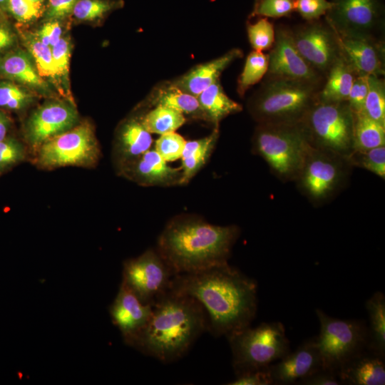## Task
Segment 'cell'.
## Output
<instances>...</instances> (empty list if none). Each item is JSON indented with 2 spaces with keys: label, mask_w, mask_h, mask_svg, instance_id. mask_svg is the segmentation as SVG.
I'll return each mask as SVG.
<instances>
[{
  "label": "cell",
  "mask_w": 385,
  "mask_h": 385,
  "mask_svg": "<svg viewBox=\"0 0 385 385\" xmlns=\"http://www.w3.org/2000/svg\"><path fill=\"white\" fill-rule=\"evenodd\" d=\"M170 288L196 299L207 318V331L226 338L251 326L257 311L258 285L228 262L174 276Z\"/></svg>",
  "instance_id": "obj_1"
},
{
  "label": "cell",
  "mask_w": 385,
  "mask_h": 385,
  "mask_svg": "<svg viewBox=\"0 0 385 385\" xmlns=\"http://www.w3.org/2000/svg\"><path fill=\"white\" fill-rule=\"evenodd\" d=\"M205 331L207 318L202 304L170 288L153 303L148 323L128 345L163 363H170L186 354Z\"/></svg>",
  "instance_id": "obj_2"
},
{
  "label": "cell",
  "mask_w": 385,
  "mask_h": 385,
  "mask_svg": "<svg viewBox=\"0 0 385 385\" xmlns=\"http://www.w3.org/2000/svg\"><path fill=\"white\" fill-rule=\"evenodd\" d=\"M240 235L237 225H215L180 215L167 223L156 250L175 275L194 272L227 263Z\"/></svg>",
  "instance_id": "obj_3"
},
{
  "label": "cell",
  "mask_w": 385,
  "mask_h": 385,
  "mask_svg": "<svg viewBox=\"0 0 385 385\" xmlns=\"http://www.w3.org/2000/svg\"><path fill=\"white\" fill-rule=\"evenodd\" d=\"M317 84L269 78L247 102L257 123H299L318 100Z\"/></svg>",
  "instance_id": "obj_4"
},
{
  "label": "cell",
  "mask_w": 385,
  "mask_h": 385,
  "mask_svg": "<svg viewBox=\"0 0 385 385\" xmlns=\"http://www.w3.org/2000/svg\"><path fill=\"white\" fill-rule=\"evenodd\" d=\"M311 144L299 123H257L252 152L262 157L283 182L294 181Z\"/></svg>",
  "instance_id": "obj_5"
},
{
  "label": "cell",
  "mask_w": 385,
  "mask_h": 385,
  "mask_svg": "<svg viewBox=\"0 0 385 385\" xmlns=\"http://www.w3.org/2000/svg\"><path fill=\"white\" fill-rule=\"evenodd\" d=\"M232 356L235 374L265 369L283 358L290 351V342L280 322H263L227 337Z\"/></svg>",
  "instance_id": "obj_6"
},
{
  "label": "cell",
  "mask_w": 385,
  "mask_h": 385,
  "mask_svg": "<svg viewBox=\"0 0 385 385\" xmlns=\"http://www.w3.org/2000/svg\"><path fill=\"white\" fill-rule=\"evenodd\" d=\"M352 168L346 156L311 145L294 182L302 195L319 206L346 187Z\"/></svg>",
  "instance_id": "obj_7"
},
{
  "label": "cell",
  "mask_w": 385,
  "mask_h": 385,
  "mask_svg": "<svg viewBox=\"0 0 385 385\" xmlns=\"http://www.w3.org/2000/svg\"><path fill=\"white\" fill-rule=\"evenodd\" d=\"M300 123L312 146L344 156L352 152L354 113L347 101L318 99Z\"/></svg>",
  "instance_id": "obj_8"
},
{
  "label": "cell",
  "mask_w": 385,
  "mask_h": 385,
  "mask_svg": "<svg viewBox=\"0 0 385 385\" xmlns=\"http://www.w3.org/2000/svg\"><path fill=\"white\" fill-rule=\"evenodd\" d=\"M315 312L320 324L316 342L322 368L337 371L346 361L366 349L367 322L334 318L319 308Z\"/></svg>",
  "instance_id": "obj_9"
},
{
  "label": "cell",
  "mask_w": 385,
  "mask_h": 385,
  "mask_svg": "<svg viewBox=\"0 0 385 385\" xmlns=\"http://www.w3.org/2000/svg\"><path fill=\"white\" fill-rule=\"evenodd\" d=\"M100 155L93 127L84 121L40 145L36 164L46 170L66 166L93 168Z\"/></svg>",
  "instance_id": "obj_10"
},
{
  "label": "cell",
  "mask_w": 385,
  "mask_h": 385,
  "mask_svg": "<svg viewBox=\"0 0 385 385\" xmlns=\"http://www.w3.org/2000/svg\"><path fill=\"white\" fill-rule=\"evenodd\" d=\"M175 275L158 252L149 249L123 262L121 283L142 302L153 304L170 288Z\"/></svg>",
  "instance_id": "obj_11"
},
{
  "label": "cell",
  "mask_w": 385,
  "mask_h": 385,
  "mask_svg": "<svg viewBox=\"0 0 385 385\" xmlns=\"http://www.w3.org/2000/svg\"><path fill=\"white\" fill-rule=\"evenodd\" d=\"M78 122V113L71 103L51 101L36 108L28 118L24 138L31 148L38 149L43 143L71 129Z\"/></svg>",
  "instance_id": "obj_12"
},
{
  "label": "cell",
  "mask_w": 385,
  "mask_h": 385,
  "mask_svg": "<svg viewBox=\"0 0 385 385\" xmlns=\"http://www.w3.org/2000/svg\"><path fill=\"white\" fill-rule=\"evenodd\" d=\"M292 36L300 55L318 73H327L341 56L336 36L327 23L310 21L292 31Z\"/></svg>",
  "instance_id": "obj_13"
},
{
  "label": "cell",
  "mask_w": 385,
  "mask_h": 385,
  "mask_svg": "<svg viewBox=\"0 0 385 385\" xmlns=\"http://www.w3.org/2000/svg\"><path fill=\"white\" fill-rule=\"evenodd\" d=\"M327 23L337 32L372 36L382 19L379 0H332Z\"/></svg>",
  "instance_id": "obj_14"
},
{
  "label": "cell",
  "mask_w": 385,
  "mask_h": 385,
  "mask_svg": "<svg viewBox=\"0 0 385 385\" xmlns=\"http://www.w3.org/2000/svg\"><path fill=\"white\" fill-rule=\"evenodd\" d=\"M269 78H278L306 81L319 82V74L312 68L297 51L292 31L280 26L275 31V40L268 54Z\"/></svg>",
  "instance_id": "obj_15"
},
{
  "label": "cell",
  "mask_w": 385,
  "mask_h": 385,
  "mask_svg": "<svg viewBox=\"0 0 385 385\" xmlns=\"http://www.w3.org/2000/svg\"><path fill=\"white\" fill-rule=\"evenodd\" d=\"M332 30L341 56L356 74L384 75V48L372 36L345 34Z\"/></svg>",
  "instance_id": "obj_16"
},
{
  "label": "cell",
  "mask_w": 385,
  "mask_h": 385,
  "mask_svg": "<svg viewBox=\"0 0 385 385\" xmlns=\"http://www.w3.org/2000/svg\"><path fill=\"white\" fill-rule=\"evenodd\" d=\"M322 368L316 336L304 341L293 351L269 366L273 385L298 383Z\"/></svg>",
  "instance_id": "obj_17"
},
{
  "label": "cell",
  "mask_w": 385,
  "mask_h": 385,
  "mask_svg": "<svg viewBox=\"0 0 385 385\" xmlns=\"http://www.w3.org/2000/svg\"><path fill=\"white\" fill-rule=\"evenodd\" d=\"M153 304L142 302L127 287L120 284L118 294L109 307L113 324L120 330L128 345L145 327Z\"/></svg>",
  "instance_id": "obj_18"
},
{
  "label": "cell",
  "mask_w": 385,
  "mask_h": 385,
  "mask_svg": "<svg viewBox=\"0 0 385 385\" xmlns=\"http://www.w3.org/2000/svg\"><path fill=\"white\" fill-rule=\"evenodd\" d=\"M119 174L141 186L180 185V168L171 167L153 148L118 170Z\"/></svg>",
  "instance_id": "obj_19"
},
{
  "label": "cell",
  "mask_w": 385,
  "mask_h": 385,
  "mask_svg": "<svg viewBox=\"0 0 385 385\" xmlns=\"http://www.w3.org/2000/svg\"><path fill=\"white\" fill-rule=\"evenodd\" d=\"M153 143L151 133L143 126L140 117L125 120L118 128L114 142L113 158L118 170L150 150Z\"/></svg>",
  "instance_id": "obj_20"
},
{
  "label": "cell",
  "mask_w": 385,
  "mask_h": 385,
  "mask_svg": "<svg viewBox=\"0 0 385 385\" xmlns=\"http://www.w3.org/2000/svg\"><path fill=\"white\" fill-rule=\"evenodd\" d=\"M0 76L43 95L49 96L51 93L29 53L21 49H12L0 55Z\"/></svg>",
  "instance_id": "obj_21"
},
{
  "label": "cell",
  "mask_w": 385,
  "mask_h": 385,
  "mask_svg": "<svg viewBox=\"0 0 385 385\" xmlns=\"http://www.w3.org/2000/svg\"><path fill=\"white\" fill-rule=\"evenodd\" d=\"M337 373L343 384L384 385L385 356L365 349L342 364Z\"/></svg>",
  "instance_id": "obj_22"
},
{
  "label": "cell",
  "mask_w": 385,
  "mask_h": 385,
  "mask_svg": "<svg viewBox=\"0 0 385 385\" xmlns=\"http://www.w3.org/2000/svg\"><path fill=\"white\" fill-rule=\"evenodd\" d=\"M242 55L240 49L232 48L215 59L194 66L172 82L183 91L197 96L210 85L220 80L223 71Z\"/></svg>",
  "instance_id": "obj_23"
},
{
  "label": "cell",
  "mask_w": 385,
  "mask_h": 385,
  "mask_svg": "<svg viewBox=\"0 0 385 385\" xmlns=\"http://www.w3.org/2000/svg\"><path fill=\"white\" fill-rule=\"evenodd\" d=\"M147 102L150 107H168L180 112L185 117L207 122L197 96L183 91L172 81L164 82L155 87Z\"/></svg>",
  "instance_id": "obj_24"
},
{
  "label": "cell",
  "mask_w": 385,
  "mask_h": 385,
  "mask_svg": "<svg viewBox=\"0 0 385 385\" xmlns=\"http://www.w3.org/2000/svg\"><path fill=\"white\" fill-rule=\"evenodd\" d=\"M219 135V126H216L208 135L185 142L180 158V185L187 184L206 164L215 149Z\"/></svg>",
  "instance_id": "obj_25"
},
{
  "label": "cell",
  "mask_w": 385,
  "mask_h": 385,
  "mask_svg": "<svg viewBox=\"0 0 385 385\" xmlns=\"http://www.w3.org/2000/svg\"><path fill=\"white\" fill-rule=\"evenodd\" d=\"M197 98L207 122L212 123L214 127L219 126L225 118L242 110L241 104L225 93L220 80L202 91Z\"/></svg>",
  "instance_id": "obj_26"
},
{
  "label": "cell",
  "mask_w": 385,
  "mask_h": 385,
  "mask_svg": "<svg viewBox=\"0 0 385 385\" xmlns=\"http://www.w3.org/2000/svg\"><path fill=\"white\" fill-rule=\"evenodd\" d=\"M324 88L319 91L318 99L324 102L347 101L356 73L342 56L327 72Z\"/></svg>",
  "instance_id": "obj_27"
},
{
  "label": "cell",
  "mask_w": 385,
  "mask_h": 385,
  "mask_svg": "<svg viewBox=\"0 0 385 385\" xmlns=\"http://www.w3.org/2000/svg\"><path fill=\"white\" fill-rule=\"evenodd\" d=\"M369 317L366 349L385 356V296L375 292L365 302Z\"/></svg>",
  "instance_id": "obj_28"
},
{
  "label": "cell",
  "mask_w": 385,
  "mask_h": 385,
  "mask_svg": "<svg viewBox=\"0 0 385 385\" xmlns=\"http://www.w3.org/2000/svg\"><path fill=\"white\" fill-rule=\"evenodd\" d=\"M353 113V150L385 145V125L369 118L363 111Z\"/></svg>",
  "instance_id": "obj_29"
},
{
  "label": "cell",
  "mask_w": 385,
  "mask_h": 385,
  "mask_svg": "<svg viewBox=\"0 0 385 385\" xmlns=\"http://www.w3.org/2000/svg\"><path fill=\"white\" fill-rule=\"evenodd\" d=\"M145 129L152 133L163 135L175 132L186 122V117L173 108L157 106L139 116Z\"/></svg>",
  "instance_id": "obj_30"
},
{
  "label": "cell",
  "mask_w": 385,
  "mask_h": 385,
  "mask_svg": "<svg viewBox=\"0 0 385 385\" xmlns=\"http://www.w3.org/2000/svg\"><path fill=\"white\" fill-rule=\"evenodd\" d=\"M21 37L39 75L58 83L51 48L41 43L34 33L24 32Z\"/></svg>",
  "instance_id": "obj_31"
},
{
  "label": "cell",
  "mask_w": 385,
  "mask_h": 385,
  "mask_svg": "<svg viewBox=\"0 0 385 385\" xmlns=\"http://www.w3.org/2000/svg\"><path fill=\"white\" fill-rule=\"evenodd\" d=\"M32 90L14 81H0V109L21 111L35 101Z\"/></svg>",
  "instance_id": "obj_32"
},
{
  "label": "cell",
  "mask_w": 385,
  "mask_h": 385,
  "mask_svg": "<svg viewBox=\"0 0 385 385\" xmlns=\"http://www.w3.org/2000/svg\"><path fill=\"white\" fill-rule=\"evenodd\" d=\"M268 65V54L254 50L249 53L237 81V93L240 96L261 81L267 73Z\"/></svg>",
  "instance_id": "obj_33"
},
{
  "label": "cell",
  "mask_w": 385,
  "mask_h": 385,
  "mask_svg": "<svg viewBox=\"0 0 385 385\" xmlns=\"http://www.w3.org/2000/svg\"><path fill=\"white\" fill-rule=\"evenodd\" d=\"M363 111L371 118L385 125V86L380 76H369V89Z\"/></svg>",
  "instance_id": "obj_34"
},
{
  "label": "cell",
  "mask_w": 385,
  "mask_h": 385,
  "mask_svg": "<svg viewBox=\"0 0 385 385\" xmlns=\"http://www.w3.org/2000/svg\"><path fill=\"white\" fill-rule=\"evenodd\" d=\"M346 157L353 167H360L384 179L385 145L367 150H352Z\"/></svg>",
  "instance_id": "obj_35"
},
{
  "label": "cell",
  "mask_w": 385,
  "mask_h": 385,
  "mask_svg": "<svg viewBox=\"0 0 385 385\" xmlns=\"http://www.w3.org/2000/svg\"><path fill=\"white\" fill-rule=\"evenodd\" d=\"M120 4L119 1L113 0H78L71 14L80 21H95L103 19Z\"/></svg>",
  "instance_id": "obj_36"
},
{
  "label": "cell",
  "mask_w": 385,
  "mask_h": 385,
  "mask_svg": "<svg viewBox=\"0 0 385 385\" xmlns=\"http://www.w3.org/2000/svg\"><path fill=\"white\" fill-rule=\"evenodd\" d=\"M247 36L254 51H262L270 49L275 40L274 25L267 18L262 17L247 26Z\"/></svg>",
  "instance_id": "obj_37"
},
{
  "label": "cell",
  "mask_w": 385,
  "mask_h": 385,
  "mask_svg": "<svg viewBox=\"0 0 385 385\" xmlns=\"http://www.w3.org/2000/svg\"><path fill=\"white\" fill-rule=\"evenodd\" d=\"M26 156V148L16 138L9 135L0 140V176L24 161Z\"/></svg>",
  "instance_id": "obj_38"
},
{
  "label": "cell",
  "mask_w": 385,
  "mask_h": 385,
  "mask_svg": "<svg viewBox=\"0 0 385 385\" xmlns=\"http://www.w3.org/2000/svg\"><path fill=\"white\" fill-rule=\"evenodd\" d=\"M186 140L176 132L160 135L155 143L154 149L167 162L181 158Z\"/></svg>",
  "instance_id": "obj_39"
},
{
  "label": "cell",
  "mask_w": 385,
  "mask_h": 385,
  "mask_svg": "<svg viewBox=\"0 0 385 385\" xmlns=\"http://www.w3.org/2000/svg\"><path fill=\"white\" fill-rule=\"evenodd\" d=\"M294 11V0H259L254 4L250 16L280 18L289 16Z\"/></svg>",
  "instance_id": "obj_40"
},
{
  "label": "cell",
  "mask_w": 385,
  "mask_h": 385,
  "mask_svg": "<svg viewBox=\"0 0 385 385\" xmlns=\"http://www.w3.org/2000/svg\"><path fill=\"white\" fill-rule=\"evenodd\" d=\"M58 84L66 86L68 83L69 63L71 58V42L68 37L62 36L51 48Z\"/></svg>",
  "instance_id": "obj_41"
},
{
  "label": "cell",
  "mask_w": 385,
  "mask_h": 385,
  "mask_svg": "<svg viewBox=\"0 0 385 385\" xmlns=\"http://www.w3.org/2000/svg\"><path fill=\"white\" fill-rule=\"evenodd\" d=\"M6 6L13 16L22 23L32 21L42 14V3L30 0H8Z\"/></svg>",
  "instance_id": "obj_42"
},
{
  "label": "cell",
  "mask_w": 385,
  "mask_h": 385,
  "mask_svg": "<svg viewBox=\"0 0 385 385\" xmlns=\"http://www.w3.org/2000/svg\"><path fill=\"white\" fill-rule=\"evenodd\" d=\"M332 3L328 0H294V11L302 18L313 21L327 14Z\"/></svg>",
  "instance_id": "obj_43"
},
{
  "label": "cell",
  "mask_w": 385,
  "mask_h": 385,
  "mask_svg": "<svg viewBox=\"0 0 385 385\" xmlns=\"http://www.w3.org/2000/svg\"><path fill=\"white\" fill-rule=\"evenodd\" d=\"M369 76L356 74L351 86L347 102L353 112L363 111L369 89Z\"/></svg>",
  "instance_id": "obj_44"
},
{
  "label": "cell",
  "mask_w": 385,
  "mask_h": 385,
  "mask_svg": "<svg viewBox=\"0 0 385 385\" xmlns=\"http://www.w3.org/2000/svg\"><path fill=\"white\" fill-rule=\"evenodd\" d=\"M229 385H273L269 366L265 369L244 371L235 374Z\"/></svg>",
  "instance_id": "obj_45"
},
{
  "label": "cell",
  "mask_w": 385,
  "mask_h": 385,
  "mask_svg": "<svg viewBox=\"0 0 385 385\" xmlns=\"http://www.w3.org/2000/svg\"><path fill=\"white\" fill-rule=\"evenodd\" d=\"M63 29L58 20H48L34 34L43 44L52 48L62 38Z\"/></svg>",
  "instance_id": "obj_46"
},
{
  "label": "cell",
  "mask_w": 385,
  "mask_h": 385,
  "mask_svg": "<svg viewBox=\"0 0 385 385\" xmlns=\"http://www.w3.org/2000/svg\"><path fill=\"white\" fill-rule=\"evenodd\" d=\"M299 385H339L343 384L337 371L321 368L300 381Z\"/></svg>",
  "instance_id": "obj_47"
},
{
  "label": "cell",
  "mask_w": 385,
  "mask_h": 385,
  "mask_svg": "<svg viewBox=\"0 0 385 385\" xmlns=\"http://www.w3.org/2000/svg\"><path fill=\"white\" fill-rule=\"evenodd\" d=\"M78 0H48L46 11L48 20H59L71 14L73 6Z\"/></svg>",
  "instance_id": "obj_48"
},
{
  "label": "cell",
  "mask_w": 385,
  "mask_h": 385,
  "mask_svg": "<svg viewBox=\"0 0 385 385\" xmlns=\"http://www.w3.org/2000/svg\"><path fill=\"white\" fill-rule=\"evenodd\" d=\"M16 43L14 31L6 24L0 22V55L14 49Z\"/></svg>",
  "instance_id": "obj_49"
},
{
  "label": "cell",
  "mask_w": 385,
  "mask_h": 385,
  "mask_svg": "<svg viewBox=\"0 0 385 385\" xmlns=\"http://www.w3.org/2000/svg\"><path fill=\"white\" fill-rule=\"evenodd\" d=\"M12 121L8 114L0 109V140H4L9 135V131L11 128Z\"/></svg>",
  "instance_id": "obj_50"
},
{
  "label": "cell",
  "mask_w": 385,
  "mask_h": 385,
  "mask_svg": "<svg viewBox=\"0 0 385 385\" xmlns=\"http://www.w3.org/2000/svg\"><path fill=\"white\" fill-rule=\"evenodd\" d=\"M8 0H0V5L7 6Z\"/></svg>",
  "instance_id": "obj_51"
},
{
  "label": "cell",
  "mask_w": 385,
  "mask_h": 385,
  "mask_svg": "<svg viewBox=\"0 0 385 385\" xmlns=\"http://www.w3.org/2000/svg\"><path fill=\"white\" fill-rule=\"evenodd\" d=\"M33 2H36V3H42L45 0H30Z\"/></svg>",
  "instance_id": "obj_52"
},
{
  "label": "cell",
  "mask_w": 385,
  "mask_h": 385,
  "mask_svg": "<svg viewBox=\"0 0 385 385\" xmlns=\"http://www.w3.org/2000/svg\"><path fill=\"white\" fill-rule=\"evenodd\" d=\"M258 1H259V0H255V4L256 2H257Z\"/></svg>",
  "instance_id": "obj_53"
}]
</instances>
